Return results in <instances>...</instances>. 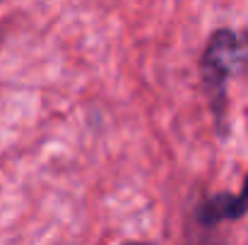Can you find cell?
<instances>
[{
    "label": "cell",
    "instance_id": "5b68a950",
    "mask_svg": "<svg viewBox=\"0 0 248 245\" xmlns=\"http://www.w3.org/2000/svg\"><path fill=\"white\" fill-rule=\"evenodd\" d=\"M0 46H2V36H0Z\"/></svg>",
    "mask_w": 248,
    "mask_h": 245
},
{
    "label": "cell",
    "instance_id": "8992f818",
    "mask_svg": "<svg viewBox=\"0 0 248 245\" xmlns=\"http://www.w3.org/2000/svg\"><path fill=\"white\" fill-rule=\"evenodd\" d=\"M0 2H2V0H0Z\"/></svg>",
    "mask_w": 248,
    "mask_h": 245
},
{
    "label": "cell",
    "instance_id": "7a4b0ae2",
    "mask_svg": "<svg viewBox=\"0 0 248 245\" xmlns=\"http://www.w3.org/2000/svg\"><path fill=\"white\" fill-rule=\"evenodd\" d=\"M248 214V175L241 185V192H217L205 197L195 207V226L200 229H217L222 221H239Z\"/></svg>",
    "mask_w": 248,
    "mask_h": 245
},
{
    "label": "cell",
    "instance_id": "6da1fadb",
    "mask_svg": "<svg viewBox=\"0 0 248 245\" xmlns=\"http://www.w3.org/2000/svg\"><path fill=\"white\" fill-rule=\"evenodd\" d=\"M248 72V29L222 27L212 31L200 56V77L212 115L224 132L227 128V86L232 77Z\"/></svg>",
    "mask_w": 248,
    "mask_h": 245
},
{
    "label": "cell",
    "instance_id": "277c9868",
    "mask_svg": "<svg viewBox=\"0 0 248 245\" xmlns=\"http://www.w3.org/2000/svg\"><path fill=\"white\" fill-rule=\"evenodd\" d=\"M121 245H150V243H140V241H125V243H121Z\"/></svg>",
    "mask_w": 248,
    "mask_h": 245
},
{
    "label": "cell",
    "instance_id": "3957f363",
    "mask_svg": "<svg viewBox=\"0 0 248 245\" xmlns=\"http://www.w3.org/2000/svg\"><path fill=\"white\" fill-rule=\"evenodd\" d=\"M215 229H200L193 224V229L188 231V238H186V245H224L222 238L217 233H212Z\"/></svg>",
    "mask_w": 248,
    "mask_h": 245
}]
</instances>
